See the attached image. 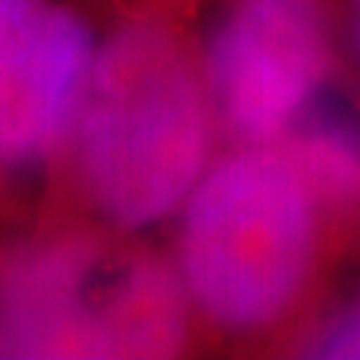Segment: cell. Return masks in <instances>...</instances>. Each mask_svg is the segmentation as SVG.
Listing matches in <instances>:
<instances>
[{
	"label": "cell",
	"mask_w": 360,
	"mask_h": 360,
	"mask_svg": "<svg viewBox=\"0 0 360 360\" xmlns=\"http://www.w3.org/2000/svg\"><path fill=\"white\" fill-rule=\"evenodd\" d=\"M207 70L174 27L130 20L97 47L70 127L74 180L117 231H143L184 207L214 134Z\"/></svg>",
	"instance_id": "1"
},
{
	"label": "cell",
	"mask_w": 360,
	"mask_h": 360,
	"mask_svg": "<svg viewBox=\"0 0 360 360\" xmlns=\"http://www.w3.org/2000/svg\"><path fill=\"white\" fill-rule=\"evenodd\" d=\"M187 321L180 274L147 250L60 227L0 240L7 357H170Z\"/></svg>",
	"instance_id": "2"
},
{
	"label": "cell",
	"mask_w": 360,
	"mask_h": 360,
	"mask_svg": "<svg viewBox=\"0 0 360 360\" xmlns=\"http://www.w3.org/2000/svg\"><path fill=\"white\" fill-rule=\"evenodd\" d=\"M321 204L283 143H240L207 167L177 237L191 307L233 334L283 317L314 267Z\"/></svg>",
	"instance_id": "3"
},
{
	"label": "cell",
	"mask_w": 360,
	"mask_h": 360,
	"mask_svg": "<svg viewBox=\"0 0 360 360\" xmlns=\"http://www.w3.org/2000/svg\"><path fill=\"white\" fill-rule=\"evenodd\" d=\"M330 37L321 0H231L207 47L214 110L240 143H281L323 94Z\"/></svg>",
	"instance_id": "4"
},
{
	"label": "cell",
	"mask_w": 360,
	"mask_h": 360,
	"mask_svg": "<svg viewBox=\"0 0 360 360\" xmlns=\"http://www.w3.org/2000/svg\"><path fill=\"white\" fill-rule=\"evenodd\" d=\"M90 27L60 0H0V184L70 137L94 64Z\"/></svg>",
	"instance_id": "5"
},
{
	"label": "cell",
	"mask_w": 360,
	"mask_h": 360,
	"mask_svg": "<svg viewBox=\"0 0 360 360\" xmlns=\"http://www.w3.org/2000/svg\"><path fill=\"white\" fill-rule=\"evenodd\" d=\"M281 143L321 200L360 204V110L321 94Z\"/></svg>",
	"instance_id": "6"
},
{
	"label": "cell",
	"mask_w": 360,
	"mask_h": 360,
	"mask_svg": "<svg viewBox=\"0 0 360 360\" xmlns=\"http://www.w3.org/2000/svg\"><path fill=\"white\" fill-rule=\"evenodd\" d=\"M310 354L323 360H360V297L317 334Z\"/></svg>",
	"instance_id": "7"
},
{
	"label": "cell",
	"mask_w": 360,
	"mask_h": 360,
	"mask_svg": "<svg viewBox=\"0 0 360 360\" xmlns=\"http://www.w3.org/2000/svg\"><path fill=\"white\" fill-rule=\"evenodd\" d=\"M350 7H354V44L360 51V0H350Z\"/></svg>",
	"instance_id": "8"
},
{
	"label": "cell",
	"mask_w": 360,
	"mask_h": 360,
	"mask_svg": "<svg viewBox=\"0 0 360 360\" xmlns=\"http://www.w3.org/2000/svg\"><path fill=\"white\" fill-rule=\"evenodd\" d=\"M0 357H7V350H4V337H0Z\"/></svg>",
	"instance_id": "9"
}]
</instances>
